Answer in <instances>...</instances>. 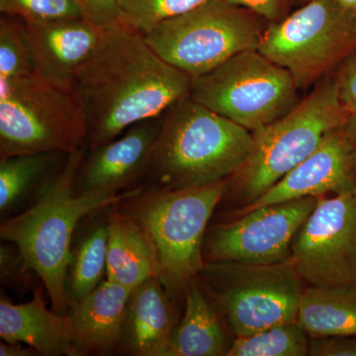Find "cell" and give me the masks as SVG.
<instances>
[{
    "instance_id": "obj_1",
    "label": "cell",
    "mask_w": 356,
    "mask_h": 356,
    "mask_svg": "<svg viewBox=\"0 0 356 356\" xmlns=\"http://www.w3.org/2000/svg\"><path fill=\"white\" fill-rule=\"evenodd\" d=\"M191 81L120 21L104 28L72 84L86 116L84 147L95 149L139 122L163 116L188 97Z\"/></svg>"
},
{
    "instance_id": "obj_2",
    "label": "cell",
    "mask_w": 356,
    "mask_h": 356,
    "mask_svg": "<svg viewBox=\"0 0 356 356\" xmlns=\"http://www.w3.org/2000/svg\"><path fill=\"white\" fill-rule=\"evenodd\" d=\"M252 146L250 131L188 96L163 115L139 188L175 191L229 179Z\"/></svg>"
},
{
    "instance_id": "obj_3",
    "label": "cell",
    "mask_w": 356,
    "mask_h": 356,
    "mask_svg": "<svg viewBox=\"0 0 356 356\" xmlns=\"http://www.w3.org/2000/svg\"><path fill=\"white\" fill-rule=\"evenodd\" d=\"M229 179L175 191L137 188L118 203L153 243L158 278L175 304L184 301L189 283L205 266L204 238L213 213L228 192Z\"/></svg>"
},
{
    "instance_id": "obj_4",
    "label": "cell",
    "mask_w": 356,
    "mask_h": 356,
    "mask_svg": "<svg viewBox=\"0 0 356 356\" xmlns=\"http://www.w3.org/2000/svg\"><path fill=\"white\" fill-rule=\"evenodd\" d=\"M86 147L69 154L65 165L31 207L1 221V242L19 248L27 264L41 278L51 309L69 315L65 274L70 245L79 222L93 211L120 202L136 189L111 199L86 198L74 193V178Z\"/></svg>"
},
{
    "instance_id": "obj_5",
    "label": "cell",
    "mask_w": 356,
    "mask_h": 356,
    "mask_svg": "<svg viewBox=\"0 0 356 356\" xmlns=\"http://www.w3.org/2000/svg\"><path fill=\"white\" fill-rule=\"evenodd\" d=\"M332 74L318 81L291 111L252 132V152L229 177L227 193L250 205L313 154L330 133L346 125L350 114L339 100Z\"/></svg>"
},
{
    "instance_id": "obj_6",
    "label": "cell",
    "mask_w": 356,
    "mask_h": 356,
    "mask_svg": "<svg viewBox=\"0 0 356 356\" xmlns=\"http://www.w3.org/2000/svg\"><path fill=\"white\" fill-rule=\"evenodd\" d=\"M86 121L74 88L40 74L0 81V159L72 154L84 147Z\"/></svg>"
},
{
    "instance_id": "obj_7",
    "label": "cell",
    "mask_w": 356,
    "mask_h": 356,
    "mask_svg": "<svg viewBox=\"0 0 356 356\" xmlns=\"http://www.w3.org/2000/svg\"><path fill=\"white\" fill-rule=\"evenodd\" d=\"M196 280L236 337L297 322L303 280L291 259L273 264L206 262Z\"/></svg>"
},
{
    "instance_id": "obj_8",
    "label": "cell",
    "mask_w": 356,
    "mask_h": 356,
    "mask_svg": "<svg viewBox=\"0 0 356 356\" xmlns=\"http://www.w3.org/2000/svg\"><path fill=\"white\" fill-rule=\"evenodd\" d=\"M267 26L248 9L207 0L156 26L144 38L159 57L194 79L236 54L257 50Z\"/></svg>"
},
{
    "instance_id": "obj_9",
    "label": "cell",
    "mask_w": 356,
    "mask_h": 356,
    "mask_svg": "<svg viewBox=\"0 0 356 356\" xmlns=\"http://www.w3.org/2000/svg\"><path fill=\"white\" fill-rule=\"evenodd\" d=\"M257 50L286 70L300 90L310 88L356 51V15L339 0H311L268 23Z\"/></svg>"
},
{
    "instance_id": "obj_10",
    "label": "cell",
    "mask_w": 356,
    "mask_h": 356,
    "mask_svg": "<svg viewBox=\"0 0 356 356\" xmlns=\"http://www.w3.org/2000/svg\"><path fill=\"white\" fill-rule=\"evenodd\" d=\"M299 90L286 70L248 50L192 79L189 97L254 132L291 111Z\"/></svg>"
},
{
    "instance_id": "obj_11",
    "label": "cell",
    "mask_w": 356,
    "mask_h": 356,
    "mask_svg": "<svg viewBox=\"0 0 356 356\" xmlns=\"http://www.w3.org/2000/svg\"><path fill=\"white\" fill-rule=\"evenodd\" d=\"M293 266L317 286H356V187L318 197L293 241Z\"/></svg>"
},
{
    "instance_id": "obj_12",
    "label": "cell",
    "mask_w": 356,
    "mask_h": 356,
    "mask_svg": "<svg viewBox=\"0 0 356 356\" xmlns=\"http://www.w3.org/2000/svg\"><path fill=\"white\" fill-rule=\"evenodd\" d=\"M318 200L312 196L264 206L207 229L203 243L205 262L273 264L288 261L293 241Z\"/></svg>"
},
{
    "instance_id": "obj_13",
    "label": "cell",
    "mask_w": 356,
    "mask_h": 356,
    "mask_svg": "<svg viewBox=\"0 0 356 356\" xmlns=\"http://www.w3.org/2000/svg\"><path fill=\"white\" fill-rule=\"evenodd\" d=\"M161 119L163 116L139 122L114 140L86 149L74 178V193L81 197L111 199L139 188Z\"/></svg>"
},
{
    "instance_id": "obj_14",
    "label": "cell",
    "mask_w": 356,
    "mask_h": 356,
    "mask_svg": "<svg viewBox=\"0 0 356 356\" xmlns=\"http://www.w3.org/2000/svg\"><path fill=\"white\" fill-rule=\"evenodd\" d=\"M355 187L350 144L341 127L330 133L313 154L238 213L300 198L334 195Z\"/></svg>"
},
{
    "instance_id": "obj_15",
    "label": "cell",
    "mask_w": 356,
    "mask_h": 356,
    "mask_svg": "<svg viewBox=\"0 0 356 356\" xmlns=\"http://www.w3.org/2000/svg\"><path fill=\"white\" fill-rule=\"evenodd\" d=\"M24 25L39 74L70 88L104 29L83 18L24 22Z\"/></svg>"
},
{
    "instance_id": "obj_16",
    "label": "cell",
    "mask_w": 356,
    "mask_h": 356,
    "mask_svg": "<svg viewBox=\"0 0 356 356\" xmlns=\"http://www.w3.org/2000/svg\"><path fill=\"white\" fill-rule=\"evenodd\" d=\"M131 290L105 280L95 291L70 306L74 332L72 356L120 353Z\"/></svg>"
},
{
    "instance_id": "obj_17",
    "label": "cell",
    "mask_w": 356,
    "mask_h": 356,
    "mask_svg": "<svg viewBox=\"0 0 356 356\" xmlns=\"http://www.w3.org/2000/svg\"><path fill=\"white\" fill-rule=\"evenodd\" d=\"M175 306L158 277L131 290L120 355L168 356L178 325Z\"/></svg>"
},
{
    "instance_id": "obj_18",
    "label": "cell",
    "mask_w": 356,
    "mask_h": 356,
    "mask_svg": "<svg viewBox=\"0 0 356 356\" xmlns=\"http://www.w3.org/2000/svg\"><path fill=\"white\" fill-rule=\"evenodd\" d=\"M43 283L33 290L32 299L14 304L1 295L0 337L7 343L26 344L39 355L72 356L74 332L69 315L48 309Z\"/></svg>"
},
{
    "instance_id": "obj_19",
    "label": "cell",
    "mask_w": 356,
    "mask_h": 356,
    "mask_svg": "<svg viewBox=\"0 0 356 356\" xmlns=\"http://www.w3.org/2000/svg\"><path fill=\"white\" fill-rule=\"evenodd\" d=\"M111 205L93 211L77 225L65 274L70 306L88 297L106 280Z\"/></svg>"
},
{
    "instance_id": "obj_20",
    "label": "cell",
    "mask_w": 356,
    "mask_h": 356,
    "mask_svg": "<svg viewBox=\"0 0 356 356\" xmlns=\"http://www.w3.org/2000/svg\"><path fill=\"white\" fill-rule=\"evenodd\" d=\"M118 203L110 206L106 280L133 290L158 277V259L146 232L122 212Z\"/></svg>"
},
{
    "instance_id": "obj_21",
    "label": "cell",
    "mask_w": 356,
    "mask_h": 356,
    "mask_svg": "<svg viewBox=\"0 0 356 356\" xmlns=\"http://www.w3.org/2000/svg\"><path fill=\"white\" fill-rule=\"evenodd\" d=\"M69 154L40 153L0 159V219L20 214L43 195Z\"/></svg>"
},
{
    "instance_id": "obj_22",
    "label": "cell",
    "mask_w": 356,
    "mask_h": 356,
    "mask_svg": "<svg viewBox=\"0 0 356 356\" xmlns=\"http://www.w3.org/2000/svg\"><path fill=\"white\" fill-rule=\"evenodd\" d=\"M184 318L175 327L168 356H222L231 346L222 329V318L206 296L198 280L185 291Z\"/></svg>"
},
{
    "instance_id": "obj_23",
    "label": "cell",
    "mask_w": 356,
    "mask_h": 356,
    "mask_svg": "<svg viewBox=\"0 0 356 356\" xmlns=\"http://www.w3.org/2000/svg\"><path fill=\"white\" fill-rule=\"evenodd\" d=\"M297 322L310 339L356 336V286H317L303 290Z\"/></svg>"
},
{
    "instance_id": "obj_24",
    "label": "cell",
    "mask_w": 356,
    "mask_h": 356,
    "mask_svg": "<svg viewBox=\"0 0 356 356\" xmlns=\"http://www.w3.org/2000/svg\"><path fill=\"white\" fill-rule=\"evenodd\" d=\"M309 348L308 334L298 322H293L236 337L227 356H305Z\"/></svg>"
},
{
    "instance_id": "obj_25",
    "label": "cell",
    "mask_w": 356,
    "mask_h": 356,
    "mask_svg": "<svg viewBox=\"0 0 356 356\" xmlns=\"http://www.w3.org/2000/svg\"><path fill=\"white\" fill-rule=\"evenodd\" d=\"M38 72L24 22L4 15L0 19V81Z\"/></svg>"
},
{
    "instance_id": "obj_26",
    "label": "cell",
    "mask_w": 356,
    "mask_h": 356,
    "mask_svg": "<svg viewBox=\"0 0 356 356\" xmlns=\"http://www.w3.org/2000/svg\"><path fill=\"white\" fill-rule=\"evenodd\" d=\"M205 1L207 0H117L122 24L142 36Z\"/></svg>"
},
{
    "instance_id": "obj_27",
    "label": "cell",
    "mask_w": 356,
    "mask_h": 356,
    "mask_svg": "<svg viewBox=\"0 0 356 356\" xmlns=\"http://www.w3.org/2000/svg\"><path fill=\"white\" fill-rule=\"evenodd\" d=\"M0 11L24 22L81 18L74 0H0Z\"/></svg>"
},
{
    "instance_id": "obj_28",
    "label": "cell",
    "mask_w": 356,
    "mask_h": 356,
    "mask_svg": "<svg viewBox=\"0 0 356 356\" xmlns=\"http://www.w3.org/2000/svg\"><path fill=\"white\" fill-rule=\"evenodd\" d=\"M0 278L4 286L19 293L34 290L41 284L35 282L41 278L25 261L19 248L7 242L0 245Z\"/></svg>"
},
{
    "instance_id": "obj_29",
    "label": "cell",
    "mask_w": 356,
    "mask_h": 356,
    "mask_svg": "<svg viewBox=\"0 0 356 356\" xmlns=\"http://www.w3.org/2000/svg\"><path fill=\"white\" fill-rule=\"evenodd\" d=\"M81 18L89 24L106 28L120 21L117 0H74Z\"/></svg>"
},
{
    "instance_id": "obj_30",
    "label": "cell",
    "mask_w": 356,
    "mask_h": 356,
    "mask_svg": "<svg viewBox=\"0 0 356 356\" xmlns=\"http://www.w3.org/2000/svg\"><path fill=\"white\" fill-rule=\"evenodd\" d=\"M332 74L341 104L348 113H356V51Z\"/></svg>"
},
{
    "instance_id": "obj_31",
    "label": "cell",
    "mask_w": 356,
    "mask_h": 356,
    "mask_svg": "<svg viewBox=\"0 0 356 356\" xmlns=\"http://www.w3.org/2000/svg\"><path fill=\"white\" fill-rule=\"evenodd\" d=\"M232 6L243 7L261 16L268 23L280 22L291 13L297 0H224Z\"/></svg>"
},
{
    "instance_id": "obj_32",
    "label": "cell",
    "mask_w": 356,
    "mask_h": 356,
    "mask_svg": "<svg viewBox=\"0 0 356 356\" xmlns=\"http://www.w3.org/2000/svg\"><path fill=\"white\" fill-rule=\"evenodd\" d=\"M309 355L356 356V336L310 339Z\"/></svg>"
},
{
    "instance_id": "obj_33",
    "label": "cell",
    "mask_w": 356,
    "mask_h": 356,
    "mask_svg": "<svg viewBox=\"0 0 356 356\" xmlns=\"http://www.w3.org/2000/svg\"><path fill=\"white\" fill-rule=\"evenodd\" d=\"M23 343H7L1 341L0 343V355L1 356H33L39 355L38 353L34 348H25Z\"/></svg>"
},
{
    "instance_id": "obj_34",
    "label": "cell",
    "mask_w": 356,
    "mask_h": 356,
    "mask_svg": "<svg viewBox=\"0 0 356 356\" xmlns=\"http://www.w3.org/2000/svg\"><path fill=\"white\" fill-rule=\"evenodd\" d=\"M343 129L350 144L353 165H355L356 173V113L350 115Z\"/></svg>"
},
{
    "instance_id": "obj_35",
    "label": "cell",
    "mask_w": 356,
    "mask_h": 356,
    "mask_svg": "<svg viewBox=\"0 0 356 356\" xmlns=\"http://www.w3.org/2000/svg\"><path fill=\"white\" fill-rule=\"evenodd\" d=\"M339 2L356 15V0H339Z\"/></svg>"
},
{
    "instance_id": "obj_36",
    "label": "cell",
    "mask_w": 356,
    "mask_h": 356,
    "mask_svg": "<svg viewBox=\"0 0 356 356\" xmlns=\"http://www.w3.org/2000/svg\"><path fill=\"white\" fill-rule=\"evenodd\" d=\"M297 1L303 2V4H305L307 2L311 1V0H297Z\"/></svg>"
}]
</instances>
